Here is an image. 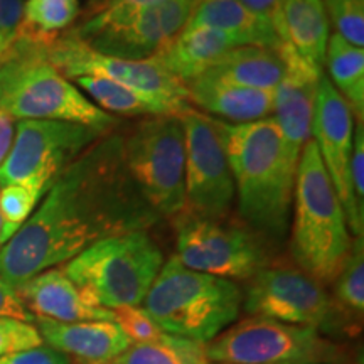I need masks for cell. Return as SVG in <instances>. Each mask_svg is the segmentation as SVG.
<instances>
[{
	"label": "cell",
	"mask_w": 364,
	"mask_h": 364,
	"mask_svg": "<svg viewBox=\"0 0 364 364\" xmlns=\"http://www.w3.org/2000/svg\"><path fill=\"white\" fill-rule=\"evenodd\" d=\"M122 140V134L105 135L53 182L29 220L0 247V280L17 289L100 240L157 221L127 171Z\"/></svg>",
	"instance_id": "6da1fadb"
},
{
	"label": "cell",
	"mask_w": 364,
	"mask_h": 364,
	"mask_svg": "<svg viewBox=\"0 0 364 364\" xmlns=\"http://www.w3.org/2000/svg\"><path fill=\"white\" fill-rule=\"evenodd\" d=\"M235 182L238 211L253 233L282 241L289 233L297 164L289 157L275 118L248 124L216 120Z\"/></svg>",
	"instance_id": "7a4b0ae2"
},
{
	"label": "cell",
	"mask_w": 364,
	"mask_h": 364,
	"mask_svg": "<svg viewBox=\"0 0 364 364\" xmlns=\"http://www.w3.org/2000/svg\"><path fill=\"white\" fill-rule=\"evenodd\" d=\"M290 252L300 270L318 284H334L353 248L344 209L317 145L302 149L295 174Z\"/></svg>",
	"instance_id": "3957f363"
},
{
	"label": "cell",
	"mask_w": 364,
	"mask_h": 364,
	"mask_svg": "<svg viewBox=\"0 0 364 364\" xmlns=\"http://www.w3.org/2000/svg\"><path fill=\"white\" fill-rule=\"evenodd\" d=\"M243 295L233 280L164 262L142 307L162 332L206 344L238 318Z\"/></svg>",
	"instance_id": "277c9868"
},
{
	"label": "cell",
	"mask_w": 364,
	"mask_h": 364,
	"mask_svg": "<svg viewBox=\"0 0 364 364\" xmlns=\"http://www.w3.org/2000/svg\"><path fill=\"white\" fill-rule=\"evenodd\" d=\"M0 110L14 120H58L108 130L117 125L115 117L48 61L43 48L19 39L0 66Z\"/></svg>",
	"instance_id": "5b68a950"
},
{
	"label": "cell",
	"mask_w": 364,
	"mask_h": 364,
	"mask_svg": "<svg viewBox=\"0 0 364 364\" xmlns=\"http://www.w3.org/2000/svg\"><path fill=\"white\" fill-rule=\"evenodd\" d=\"M164 265V255L145 230L108 236L65 263L63 272L95 306H142Z\"/></svg>",
	"instance_id": "8992f818"
},
{
	"label": "cell",
	"mask_w": 364,
	"mask_h": 364,
	"mask_svg": "<svg viewBox=\"0 0 364 364\" xmlns=\"http://www.w3.org/2000/svg\"><path fill=\"white\" fill-rule=\"evenodd\" d=\"M127 171L157 215L177 216L186 206V135L179 117L159 115L122 135Z\"/></svg>",
	"instance_id": "52a82bcc"
},
{
	"label": "cell",
	"mask_w": 364,
	"mask_h": 364,
	"mask_svg": "<svg viewBox=\"0 0 364 364\" xmlns=\"http://www.w3.org/2000/svg\"><path fill=\"white\" fill-rule=\"evenodd\" d=\"M194 0H164L142 9L107 11L68 29L73 38L105 56L142 61L156 54L184 29Z\"/></svg>",
	"instance_id": "ba28073f"
},
{
	"label": "cell",
	"mask_w": 364,
	"mask_h": 364,
	"mask_svg": "<svg viewBox=\"0 0 364 364\" xmlns=\"http://www.w3.org/2000/svg\"><path fill=\"white\" fill-rule=\"evenodd\" d=\"M112 130L58 120H19L11 152L0 166V188L26 184L48 193L90 145Z\"/></svg>",
	"instance_id": "9c48e42d"
},
{
	"label": "cell",
	"mask_w": 364,
	"mask_h": 364,
	"mask_svg": "<svg viewBox=\"0 0 364 364\" xmlns=\"http://www.w3.org/2000/svg\"><path fill=\"white\" fill-rule=\"evenodd\" d=\"M204 351L216 364H321L334 346L312 327L248 317L204 344Z\"/></svg>",
	"instance_id": "30bf717a"
},
{
	"label": "cell",
	"mask_w": 364,
	"mask_h": 364,
	"mask_svg": "<svg viewBox=\"0 0 364 364\" xmlns=\"http://www.w3.org/2000/svg\"><path fill=\"white\" fill-rule=\"evenodd\" d=\"M176 231L174 257L194 272L245 280L267 267V253L258 235L245 228L181 211Z\"/></svg>",
	"instance_id": "8fae6325"
},
{
	"label": "cell",
	"mask_w": 364,
	"mask_h": 364,
	"mask_svg": "<svg viewBox=\"0 0 364 364\" xmlns=\"http://www.w3.org/2000/svg\"><path fill=\"white\" fill-rule=\"evenodd\" d=\"M179 118L186 135V206L182 211L223 220L235 201V182L216 120L193 107Z\"/></svg>",
	"instance_id": "7c38bea8"
},
{
	"label": "cell",
	"mask_w": 364,
	"mask_h": 364,
	"mask_svg": "<svg viewBox=\"0 0 364 364\" xmlns=\"http://www.w3.org/2000/svg\"><path fill=\"white\" fill-rule=\"evenodd\" d=\"M334 309L324 285L292 267H263L252 277L245 297L248 316L317 331L331 324Z\"/></svg>",
	"instance_id": "4fadbf2b"
},
{
	"label": "cell",
	"mask_w": 364,
	"mask_h": 364,
	"mask_svg": "<svg viewBox=\"0 0 364 364\" xmlns=\"http://www.w3.org/2000/svg\"><path fill=\"white\" fill-rule=\"evenodd\" d=\"M46 58L68 80L78 76H102L169 102L189 103L186 85L167 73L152 58L142 61L105 56L68 33L43 49Z\"/></svg>",
	"instance_id": "5bb4252c"
},
{
	"label": "cell",
	"mask_w": 364,
	"mask_h": 364,
	"mask_svg": "<svg viewBox=\"0 0 364 364\" xmlns=\"http://www.w3.org/2000/svg\"><path fill=\"white\" fill-rule=\"evenodd\" d=\"M353 139L354 115L351 108L332 86L329 76L322 75L314 108L312 140L344 209L349 231L354 238H363L364 215L359 211L351 184Z\"/></svg>",
	"instance_id": "9a60e30c"
},
{
	"label": "cell",
	"mask_w": 364,
	"mask_h": 364,
	"mask_svg": "<svg viewBox=\"0 0 364 364\" xmlns=\"http://www.w3.org/2000/svg\"><path fill=\"white\" fill-rule=\"evenodd\" d=\"M277 49L285 71L273 91V113L287 154L299 164L302 149L312 139V118L322 68L306 61L292 46L280 43Z\"/></svg>",
	"instance_id": "2e32d148"
},
{
	"label": "cell",
	"mask_w": 364,
	"mask_h": 364,
	"mask_svg": "<svg viewBox=\"0 0 364 364\" xmlns=\"http://www.w3.org/2000/svg\"><path fill=\"white\" fill-rule=\"evenodd\" d=\"M33 317L56 322L113 321L108 309L91 304L81 290L68 279L63 268H49L16 289Z\"/></svg>",
	"instance_id": "e0dca14e"
},
{
	"label": "cell",
	"mask_w": 364,
	"mask_h": 364,
	"mask_svg": "<svg viewBox=\"0 0 364 364\" xmlns=\"http://www.w3.org/2000/svg\"><path fill=\"white\" fill-rule=\"evenodd\" d=\"M43 343L73 356L76 363H103L130 348V341L113 321L56 322L34 317Z\"/></svg>",
	"instance_id": "ac0fdd59"
},
{
	"label": "cell",
	"mask_w": 364,
	"mask_h": 364,
	"mask_svg": "<svg viewBox=\"0 0 364 364\" xmlns=\"http://www.w3.org/2000/svg\"><path fill=\"white\" fill-rule=\"evenodd\" d=\"M233 48L238 46L221 31L204 26H184L152 59L186 85L211 70L218 59Z\"/></svg>",
	"instance_id": "d6986e66"
},
{
	"label": "cell",
	"mask_w": 364,
	"mask_h": 364,
	"mask_svg": "<svg viewBox=\"0 0 364 364\" xmlns=\"http://www.w3.org/2000/svg\"><path fill=\"white\" fill-rule=\"evenodd\" d=\"M186 90L191 103L235 124L257 122L273 113V91L228 83L208 73L186 83Z\"/></svg>",
	"instance_id": "ffe728a7"
},
{
	"label": "cell",
	"mask_w": 364,
	"mask_h": 364,
	"mask_svg": "<svg viewBox=\"0 0 364 364\" xmlns=\"http://www.w3.org/2000/svg\"><path fill=\"white\" fill-rule=\"evenodd\" d=\"M280 43L297 51L311 65L322 68L329 41V17L322 0H282L273 22Z\"/></svg>",
	"instance_id": "44dd1931"
},
{
	"label": "cell",
	"mask_w": 364,
	"mask_h": 364,
	"mask_svg": "<svg viewBox=\"0 0 364 364\" xmlns=\"http://www.w3.org/2000/svg\"><path fill=\"white\" fill-rule=\"evenodd\" d=\"M186 26H204L230 36L238 46L277 48L280 44L273 24L250 12L238 0H194Z\"/></svg>",
	"instance_id": "7402d4cb"
},
{
	"label": "cell",
	"mask_w": 364,
	"mask_h": 364,
	"mask_svg": "<svg viewBox=\"0 0 364 364\" xmlns=\"http://www.w3.org/2000/svg\"><path fill=\"white\" fill-rule=\"evenodd\" d=\"M284 61L277 48L240 46L223 54L216 65L206 73L228 83L275 91L284 78Z\"/></svg>",
	"instance_id": "603a6c76"
},
{
	"label": "cell",
	"mask_w": 364,
	"mask_h": 364,
	"mask_svg": "<svg viewBox=\"0 0 364 364\" xmlns=\"http://www.w3.org/2000/svg\"><path fill=\"white\" fill-rule=\"evenodd\" d=\"M75 80L76 86L83 90L86 97L95 102L98 108L107 113L117 115H176L179 117L191 107L189 103L169 102L142 91L130 88V86L115 83V81L102 78V76H78Z\"/></svg>",
	"instance_id": "cb8c5ba5"
},
{
	"label": "cell",
	"mask_w": 364,
	"mask_h": 364,
	"mask_svg": "<svg viewBox=\"0 0 364 364\" xmlns=\"http://www.w3.org/2000/svg\"><path fill=\"white\" fill-rule=\"evenodd\" d=\"M331 83L346 100L359 122L364 118V49L348 43L338 33L329 36L326 48Z\"/></svg>",
	"instance_id": "d4e9b609"
},
{
	"label": "cell",
	"mask_w": 364,
	"mask_h": 364,
	"mask_svg": "<svg viewBox=\"0 0 364 364\" xmlns=\"http://www.w3.org/2000/svg\"><path fill=\"white\" fill-rule=\"evenodd\" d=\"M78 16V0H27L17 39L44 49L70 29Z\"/></svg>",
	"instance_id": "484cf974"
},
{
	"label": "cell",
	"mask_w": 364,
	"mask_h": 364,
	"mask_svg": "<svg viewBox=\"0 0 364 364\" xmlns=\"http://www.w3.org/2000/svg\"><path fill=\"white\" fill-rule=\"evenodd\" d=\"M78 364H216L206 356L204 344L166 334L145 344H132L118 356L103 363Z\"/></svg>",
	"instance_id": "4316f807"
},
{
	"label": "cell",
	"mask_w": 364,
	"mask_h": 364,
	"mask_svg": "<svg viewBox=\"0 0 364 364\" xmlns=\"http://www.w3.org/2000/svg\"><path fill=\"white\" fill-rule=\"evenodd\" d=\"M43 198L44 193L26 184H7L0 188V247L7 243L29 220Z\"/></svg>",
	"instance_id": "83f0119b"
},
{
	"label": "cell",
	"mask_w": 364,
	"mask_h": 364,
	"mask_svg": "<svg viewBox=\"0 0 364 364\" xmlns=\"http://www.w3.org/2000/svg\"><path fill=\"white\" fill-rule=\"evenodd\" d=\"M336 300L341 309L353 316H363L364 311V248L363 238H354L351 253L343 270L334 280Z\"/></svg>",
	"instance_id": "f1b7e54d"
},
{
	"label": "cell",
	"mask_w": 364,
	"mask_h": 364,
	"mask_svg": "<svg viewBox=\"0 0 364 364\" xmlns=\"http://www.w3.org/2000/svg\"><path fill=\"white\" fill-rule=\"evenodd\" d=\"M338 34L358 48L364 46V0H322Z\"/></svg>",
	"instance_id": "f546056e"
},
{
	"label": "cell",
	"mask_w": 364,
	"mask_h": 364,
	"mask_svg": "<svg viewBox=\"0 0 364 364\" xmlns=\"http://www.w3.org/2000/svg\"><path fill=\"white\" fill-rule=\"evenodd\" d=\"M113 322L120 327L122 332L130 341V344H145L162 339L166 332H162L154 318L145 312L142 306L136 307H118L113 309Z\"/></svg>",
	"instance_id": "4dcf8cb0"
},
{
	"label": "cell",
	"mask_w": 364,
	"mask_h": 364,
	"mask_svg": "<svg viewBox=\"0 0 364 364\" xmlns=\"http://www.w3.org/2000/svg\"><path fill=\"white\" fill-rule=\"evenodd\" d=\"M39 344H43V338L33 322L12 317L0 318V358Z\"/></svg>",
	"instance_id": "1f68e13d"
},
{
	"label": "cell",
	"mask_w": 364,
	"mask_h": 364,
	"mask_svg": "<svg viewBox=\"0 0 364 364\" xmlns=\"http://www.w3.org/2000/svg\"><path fill=\"white\" fill-rule=\"evenodd\" d=\"M24 0H0V66L11 58L22 21Z\"/></svg>",
	"instance_id": "d6a6232c"
},
{
	"label": "cell",
	"mask_w": 364,
	"mask_h": 364,
	"mask_svg": "<svg viewBox=\"0 0 364 364\" xmlns=\"http://www.w3.org/2000/svg\"><path fill=\"white\" fill-rule=\"evenodd\" d=\"M0 364H71L66 354L48 344H39L34 348L21 349L9 353L0 358Z\"/></svg>",
	"instance_id": "836d02e7"
},
{
	"label": "cell",
	"mask_w": 364,
	"mask_h": 364,
	"mask_svg": "<svg viewBox=\"0 0 364 364\" xmlns=\"http://www.w3.org/2000/svg\"><path fill=\"white\" fill-rule=\"evenodd\" d=\"M351 184L359 211L364 215V129L359 122L354 129L353 154H351Z\"/></svg>",
	"instance_id": "e575fe53"
},
{
	"label": "cell",
	"mask_w": 364,
	"mask_h": 364,
	"mask_svg": "<svg viewBox=\"0 0 364 364\" xmlns=\"http://www.w3.org/2000/svg\"><path fill=\"white\" fill-rule=\"evenodd\" d=\"M2 317H12L19 318V321L33 322V314L27 311L22 300L17 295L16 289L0 280V318Z\"/></svg>",
	"instance_id": "d590c367"
},
{
	"label": "cell",
	"mask_w": 364,
	"mask_h": 364,
	"mask_svg": "<svg viewBox=\"0 0 364 364\" xmlns=\"http://www.w3.org/2000/svg\"><path fill=\"white\" fill-rule=\"evenodd\" d=\"M164 2V0H90L86 6L83 17L95 16V14L107 12V11H124V9H142L154 4Z\"/></svg>",
	"instance_id": "8d00e7d4"
},
{
	"label": "cell",
	"mask_w": 364,
	"mask_h": 364,
	"mask_svg": "<svg viewBox=\"0 0 364 364\" xmlns=\"http://www.w3.org/2000/svg\"><path fill=\"white\" fill-rule=\"evenodd\" d=\"M238 2L241 6L247 7L250 12L270 21L272 24L277 21V17H279L282 6V0H238Z\"/></svg>",
	"instance_id": "74e56055"
},
{
	"label": "cell",
	"mask_w": 364,
	"mask_h": 364,
	"mask_svg": "<svg viewBox=\"0 0 364 364\" xmlns=\"http://www.w3.org/2000/svg\"><path fill=\"white\" fill-rule=\"evenodd\" d=\"M14 122L16 120L11 115L0 110V166L11 152L14 135H16V124Z\"/></svg>",
	"instance_id": "f35d334b"
},
{
	"label": "cell",
	"mask_w": 364,
	"mask_h": 364,
	"mask_svg": "<svg viewBox=\"0 0 364 364\" xmlns=\"http://www.w3.org/2000/svg\"><path fill=\"white\" fill-rule=\"evenodd\" d=\"M0 231H2V220H0Z\"/></svg>",
	"instance_id": "ab89813d"
}]
</instances>
